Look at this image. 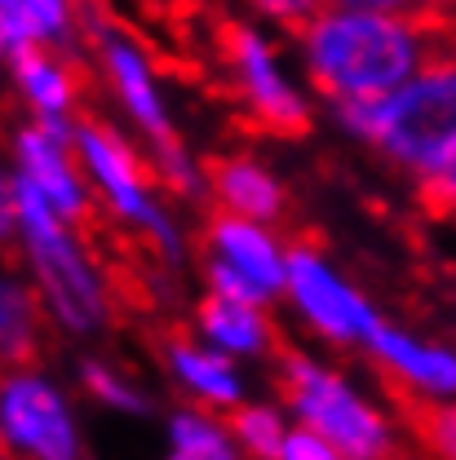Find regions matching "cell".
<instances>
[{"instance_id":"obj_10","label":"cell","mask_w":456,"mask_h":460,"mask_svg":"<svg viewBox=\"0 0 456 460\" xmlns=\"http://www.w3.org/2000/svg\"><path fill=\"white\" fill-rule=\"evenodd\" d=\"M284 296L292 301L297 319L328 345H354L363 349L372 328L386 319L342 270L306 239L288 243V284Z\"/></svg>"},{"instance_id":"obj_30","label":"cell","mask_w":456,"mask_h":460,"mask_svg":"<svg viewBox=\"0 0 456 460\" xmlns=\"http://www.w3.org/2000/svg\"><path fill=\"white\" fill-rule=\"evenodd\" d=\"M0 62H9V40H4V31H0Z\"/></svg>"},{"instance_id":"obj_14","label":"cell","mask_w":456,"mask_h":460,"mask_svg":"<svg viewBox=\"0 0 456 460\" xmlns=\"http://www.w3.org/2000/svg\"><path fill=\"white\" fill-rule=\"evenodd\" d=\"M204 181H209V199L218 213L230 217H248L262 226H280L288 217V186L280 172H271L262 160L227 151L204 160Z\"/></svg>"},{"instance_id":"obj_13","label":"cell","mask_w":456,"mask_h":460,"mask_svg":"<svg viewBox=\"0 0 456 460\" xmlns=\"http://www.w3.org/2000/svg\"><path fill=\"white\" fill-rule=\"evenodd\" d=\"M160 363L173 376V385L191 399V407L230 416L235 407L248 402V385L239 376V363L222 349L204 345L195 332H169L160 341Z\"/></svg>"},{"instance_id":"obj_2","label":"cell","mask_w":456,"mask_h":460,"mask_svg":"<svg viewBox=\"0 0 456 460\" xmlns=\"http://www.w3.org/2000/svg\"><path fill=\"white\" fill-rule=\"evenodd\" d=\"M333 119L390 169L425 181L456 160V45L448 40L403 89L381 102L328 107Z\"/></svg>"},{"instance_id":"obj_9","label":"cell","mask_w":456,"mask_h":460,"mask_svg":"<svg viewBox=\"0 0 456 460\" xmlns=\"http://www.w3.org/2000/svg\"><path fill=\"white\" fill-rule=\"evenodd\" d=\"M0 460H85L71 394L40 367L0 372Z\"/></svg>"},{"instance_id":"obj_16","label":"cell","mask_w":456,"mask_h":460,"mask_svg":"<svg viewBox=\"0 0 456 460\" xmlns=\"http://www.w3.org/2000/svg\"><path fill=\"white\" fill-rule=\"evenodd\" d=\"M191 328L204 345L222 349L235 363L271 358L280 349V328L271 323V305L230 301V296H218V292H200V301L191 310Z\"/></svg>"},{"instance_id":"obj_28","label":"cell","mask_w":456,"mask_h":460,"mask_svg":"<svg viewBox=\"0 0 456 460\" xmlns=\"http://www.w3.org/2000/svg\"><path fill=\"white\" fill-rule=\"evenodd\" d=\"M399 9H412V13H421V18H439V22H443V13L456 9V0H399Z\"/></svg>"},{"instance_id":"obj_18","label":"cell","mask_w":456,"mask_h":460,"mask_svg":"<svg viewBox=\"0 0 456 460\" xmlns=\"http://www.w3.org/2000/svg\"><path fill=\"white\" fill-rule=\"evenodd\" d=\"M165 460H248L230 420L204 407H177L165 420Z\"/></svg>"},{"instance_id":"obj_8","label":"cell","mask_w":456,"mask_h":460,"mask_svg":"<svg viewBox=\"0 0 456 460\" xmlns=\"http://www.w3.org/2000/svg\"><path fill=\"white\" fill-rule=\"evenodd\" d=\"M200 248H204V261H200L204 292L253 301V305H271L275 296H284L288 243L275 234V226L209 208L200 226Z\"/></svg>"},{"instance_id":"obj_5","label":"cell","mask_w":456,"mask_h":460,"mask_svg":"<svg viewBox=\"0 0 456 460\" xmlns=\"http://www.w3.org/2000/svg\"><path fill=\"white\" fill-rule=\"evenodd\" d=\"M71 146H76V160L89 177L98 204L112 213L129 234H138L160 266L177 270L186 261V234L173 222V213L160 204V181L151 160L98 115H80L76 128H71Z\"/></svg>"},{"instance_id":"obj_11","label":"cell","mask_w":456,"mask_h":460,"mask_svg":"<svg viewBox=\"0 0 456 460\" xmlns=\"http://www.w3.org/2000/svg\"><path fill=\"white\" fill-rule=\"evenodd\" d=\"M71 128L76 124H45V119L27 115L9 128L4 155H9L13 181L36 190L62 222H71L76 230H89V222L98 217V195L76 160Z\"/></svg>"},{"instance_id":"obj_4","label":"cell","mask_w":456,"mask_h":460,"mask_svg":"<svg viewBox=\"0 0 456 460\" xmlns=\"http://www.w3.org/2000/svg\"><path fill=\"white\" fill-rule=\"evenodd\" d=\"M275 385L292 425L319 434L345 460H399L403 438L395 416L328 358L306 349H280Z\"/></svg>"},{"instance_id":"obj_17","label":"cell","mask_w":456,"mask_h":460,"mask_svg":"<svg viewBox=\"0 0 456 460\" xmlns=\"http://www.w3.org/2000/svg\"><path fill=\"white\" fill-rule=\"evenodd\" d=\"M49 310L27 270L0 266V372L36 367L49 345Z\"/></svg>"},{"instance_id":"obj_29","label":"cell","mask_w":456,"mask_h":460,"mask_svg":"<svg viewBox=\"0 0 456 460\" xmlns=\"http://www.w3.org/2000/svg\"><path fill=\"white\" fill-rule=\"evenodd\" d=\"M333 4H381V9H399V0H333Z\"/></svg>"},{"instance_id":"obj_24","label":"cell","mask_w":456,"mask_h":460,"mask_svg":"<svg viewBox=\"0 0 456 460\" xmlns=\"http://www.w3.org/2000/svg\"><path fill=\"white\" fill-rule=\"evenodd\" d=\"M0 31L9 40V54L31 49V45H45L40 40V27H36V13H31V0H0Z\"/></svg>"},{"instance_id":"obj_12","label":"cell","mask_w":456,"mask_h":460,"mask_svg":"<svg viewBox=\"0 0 456 460\" xmlns=\"http://www.w3.org/2000/svg\"><path fill=\"white\" fill-rule=\"evenodd\" d=\"M381 381L407 407H443L456 402V345L421 337L403 323L381 319L363 345Z\"/></svg>"},{"instance_id":"obj_3","label":"cell","mask_w":456,"mask_h":460,"mask_svg":"<svg viewBox=\"0 0 456 460\" xmlns=\"http://www.w3.org/2000/svg\"><path fill=\"white\" fill-rule=\"evenodd\" d=\"M18 195V257L27 279L36 284L49 323L67 337H98L107 332L115 319V284L103 270V261L94 257L85 230L62 222L54 208L27 190L22 181H13Z\"/></svg>"},{"instance_id":"obj_20","label":"cell","mask_w":456,"mask_h":460,"mask_svg":"<svg viewBox=\"0 0 456 460\" xmlns=\"http://www.w3.org/2000/svg\"><path fill=\"white\" fill-rule=\"evenodd\" d=\"M227 420H230L235 443L244 447L248 460H280L288 434H292V420H288L284 402H253L248 399L244 407H235Z\"/></svg>"},{"instance_id":"obj_26","label":"cell","mask_w":456,"mask_h":460,"mask_svg":"<svg viewBox=\"0 0 456 460\" xmlns=\"http://www.w3.org/2000/svg\"><path fill=\"white\" fill-rule=\"evenodd\" d=\"M0 155V252L18 243V195H13V169Z\"/></svg>"},{"instance_id":"obj_15","label":"cell","mask_w":456,"mask_h":460,"mask_svg":"<svg viewBox=\"0 0 456 460\" xmlns=\"http://www.w3.org/2000/svg\"><path fill=\"white\" fill-rule=\"evenodd\" d=\"M9 84L18 93V102L27 107L31 119H45V124H76L80 119V71L76 62L49 49V45H31V49H18L9 54Z\"/></svg>"},{"instance_id":"obj_23","label":"cell","mask_w":456,"mask_h":460,"mask_svg":"<svg viewBox=\"0 0 456 460\" xmlns=\"http://www.w3.org/2000/svg\"><path fill=\"white\" fill-rule=\"evenodd\" d=\"M244 9H248V18L253 22H262V27H280V31H301L324 4H333V0H239Z\"/></svg>"},{"instance_id":"obj_19","label":"cell","mask_w":456,"mask_h":460,"mask_svg":"<svg viewBox=\"0 0 456 460\" xmlns=\"http://www.w3.org/2000/svg\"><path fill=\"white\" fill-rule=\"evenodd\" d=\"M76 376H80V390L98 407L120 411V416H151V394L133 381V372H124L112 358L89 354V358H80V372Z\"/></svg>"},{"instance_id":"obj_21","label":"cell","mask_w":456,"mask_h":460,"mask_svg":"<svg viewBox=\"0 0 456 460\" xmlns=\"http://www.w3.org/2000/svg\"><path fill=\"white\" fill-rule=\"evenodd\" d=\"M412 434L425 447L430 460H456V402L443 407H416L412 411Z\"/></svg>"},{"instance_id":"obj_6","label":"cell","mask_w":456,"mask_h":460,"mask_svg":"<svg viewBox=\"0 0 456 460\" xmlns=\"http://www.w3.org/2000/svg\"><path fill=\"white\" fill-rule=\"evenodd\" d=\"M218 58L230 80V93L239 98L244 115L271 133V137H306L315 124V102L306 84L292 75L284 49L266 36L262 22L239 18L218 27Z\"/></svg>"},{"instance_id":"obj_27","label":"cell","mask_w":456,"mask_h":460,"mask_svg":"<svg viewBox=\"0 0 456 460\" xmlns=\"http://www.w3.org/2000/svg\"><path fill=\"white\" fill-rule=\"evenodd\" d=\"M280 460H345L333 443H324L319 434H310V429H301V425H292V434H288L284 452Z\"/></svg>"},{"instance_id":"obj_25","label":"cell","mask_w":456,"mask_h":460,"mask_svg":"<svg viewBox=\"0 0 456 460\" xmlns=\"http://www.w3.org/2000/svg\"><path fill=\"white\" fill-rule=\"evenodd\" d=\"M416 195L434 217H456V160H448L434 177L416 181Z\"/></svg>"},{"instance_id":"obj_22","label":"cell","mask_w":456,"mask_h":460,"mask_svg":"<svg viewBox=\"0 0 456 460\" xmlns=\"http://www.w3.org/2000/svg\"><path fill=\"white\" fill-rule=\"evenodd\" d=\"M80 9H85V0H31L40 40L49 49L76 45V36H80Z\"/></svg>"},{"instance_id":"obj_7","label":"cell","mask_w":456,"mask_h":460,"mask_svg":"<svg viewBox=\"0 0 456 460\" xmlns=\"http://www.w3.org/2000/svg\"><path fill=\"white\" fill-rule=\"evenodd\" d=\"M80 31L94 49V62L112 89V98L120 102L124 119L133 124V133L147 142L151 155H169L182 146L177 137V124H173L169 98H165V84H160V71H156V58L147 54V45L129 31L112 22L107 13H89V0L80 9Z\"/></svg>"},{"instance_id":"obj_1","label":"cell","mask_w":456,"mask_h":460,"mask_svg":"<svg viewBox=\"0 0 456 460\" xmlns=\"http://www.w3.org/2000/svg\"><path fill=\"white\" fill-rule=\"evenodd\" d=\"M443 45L448 36L439 18L381 4H324L301 31H292L297 66L328 107L390 98Z\"/></svg>"}]
</instances>
